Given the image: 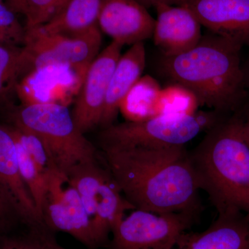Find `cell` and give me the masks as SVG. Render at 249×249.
I'll use <instances>...</instances> for the list:
<instances>
[{"instance_id": "obj_1", "label": "cell", "mask_w": 249, "mask_h": 249, "mask_svg": "<svg viewBox=\"0 0 249 249\" xmlns=\"http://www.w3.org/2000/svg\"><path fill=\"white\" fill-rule=\"evenodd\" d=\"M102 149L108 169L134 209L199 214V188L184 146Z\"/></svg>"}, {"instance_id": "obj_2", "label": "cell", "mask_w": 249, "mask_h": 249, "mask_svg": "<svg viewBox=\"0 0 249 249\" xmlns=\"http://www.w3.org/2000/svg\"><path fill=\"white\" fill-rule=\"evenodd\" d=\"M242 48L240 44L211 33L202 36L188 52L163 56L160 69L172 83L193 91L199 106L224 116L236 113L248 96Z\"/></svg>"}, {"instance_id": "obj_3", "label": "cell", "mask_w": 249, "mask_h": 249, "mask_svg": "<svg viewBox=\"0 0 249 249\" xmlns=\"http://www.w3.org/2000/svg\"><path fill=\"white\" fill-rule=\"evenodd\" d=\"M189 157L199 190L218 214L249 217V145L240 111L209 129Z\"/></svg>"}, {"instance_id": "obj_4", "label": "cell", "mask_w": 249, "mask_h": 249, "mask_svg": "<svg viewBox=\"0 0 249 249\" xmlns=\"http://www.w3.org/2000/svg\"><path fill=\"white\" fill-rule=\"evenodd\" d=\"M14 126L42 141L56 169L67 175L81 163L96 161V149L73 121L66 106L57 103L24 105L11 114Z\"/></svg>"}, {"instance_id": "obj_5", "label": "cell", "mask_w": 249, "mask_h": 249, "mask_svg": "<svg viewBox=\"0 0 249 249\" xmlns=\"http://www.w3.org/2000/svg\"><path fill=\"white\" fill-rule=\"evenodd\" d=\"M215 111L190 115H160L147 120L112 124L98 136L101 147L184 146L224 119Z\"/></svg>"}, {"instance_id": "obj_6", "label": "cell", "mask_w": 249, "mask_h": 249, "mask_svg": "<svg viewBox=\"0 0 249 249\" xmlns=\"http://www.w3.org/2000/svg\"><path fill=\"white\" fill-rule=\"evenodd\" d=\"M24 29L19 76L52 65H68L86 73L102 43L98 26L75 36L46 32L40 26Z\"/></svg>"}, {"instance_id": "obj_7", "label": "cell", "mask_w": 249, "mask_h": 249, "mask_svg": "<svg viewBox=\"0 0 249 249\" xmlns=\"http://www.w3.org/2000/svg\"><path fill=\"white\" fill-rule=\"evenodd\" d=\"M67 176L79 193L100 247L106 245L124 212L135 209L123 196L107 167L105 169L97 161L76 165Z\"/></svg>"}, {"instance_id": "obj_8", "label": "cell", "mask_w": 249, "mask_h": 249, "mask_svg": "<svg viewBox=\"0 0 249 249\" xmlns=\"http://www.w3.org/2000/svg\"><path fill=\"white\" fill-rule=\"evenodd\" d=\"M196 214H157L134 210L111 231L110 249H173L196 222Z\"/></svg>"}, {"instance_id": "obj_9", "label": "cell", "mask_w": 249, "mask_h": 249, "mask_svg": "<svg viewBox=\"0 0 249 249\" xmlns=\"http://www.w3.org/2000/svg\"><path fill=\"white\" fill-rule=\"evenodd\" d=\"M42 214L49 230L67 232L89 249L100 247L79 193L67 175L58 170H52L47 175Z\"/></svg>"}, {"instance_id": "obj_10", "label": "cell", "mask_w": 249, "mask_h": 249, "mask_svg": "<svg viewBox=\"0 0 249 249\" xmlns=\"http://www.w3.org/2000/svg\"><path fill=\"white\" fill-rule=\"evenodd\" d=\"M124 45L112 41L90 64L71 112L82 133L100 125L109 81Z\"/></svg>"}, {"instance_id": "obj_11", "label": "cell", "mask_w": 249, "mask_h": 249, "mask_svg": "<svg viewBox=\"0 0 249 249\" xmlns=\"http://www.w3.org/2000/svg\"><path fill=\"white\" fill-rule=\"evenodd\" d=\"M86 73L65 65L40 67L28 73L18 85L24 105L57 103L67 106L78 96Z\"/></svg>"}, {"instance_id": "obj_12", "label": "cell", "mask_w": 249, "mask_h": 249, "mask_svg": "<svg viewBox=\"0 0 249 249\" xmlns=\"http://www.w3.org/2000/svg\"><path fill=\"white\" fill-rule=\"evenodd\" d=\"M100 30L122 45H133L153 36L155 19L137 0H101Z\"/></svg>"}, {"instance_id": "obj_13", "label": "cell", "mask_w": 249, "mask_h": 249, "mask_svg": "<svg viewBox=\"0 0 249 249\" xmlns=\"http://www.w3.org/2000/svg\"><path fill=\"white\" fill-rule=\"evenodd\" d=\"M211 34L249 46V0H183Z\"/></svg>"}, {"instance_id": "obj_14", "label": "cell", "mask_w": 249, "mask_h": 249, "mask_svg": "<svg viewBox=\"0 0 249 249\" xmlns=\"http://www.w3.org/2000/svg\"><path fill=\"white\" fill-rule=\"evenodd\" d=\"M154 29V42L163 56L170 57L188 52L201 40V24L185 6L158 4Z\"/></svg>"}, {"instance_id": "obj_15", "label": "cell", "mask_w": 249, "mask_h": 249, "mask_svg": "<svg viewBox=\"0 0 249 249\" xmlns=\"http://www.w3.org/2000/svg\"><path fill=\"white\" fill-rule=\"evenodd\" d=\"M173 249H249V217L219 214L204 231L186 232Z\"/></svg>"}, {"instance_id": "obj_16", "label": "cell", "mask_w": 249, "mask_h": 249, "mask_svg": "<svg viewBox=\"0 0 249 249\" xmlns=\"http://www.w3.org/2000/svg\"><path fill=\"white\" fill-rule=\"evenodd\" d=\"M0 181L19 206L23 221L31 228L46 227L23 181L16 142L6 126L0 125Z\"/></svg>"}, {"instance_id": "obj_17", "label": "cell", "mask_w": 249, "mask_h": 249, "mask_svg": "<svg viewBox=\"0 0 249 249\" xmlns=\"http://www.w3.org/2000/svg\"><path fill=\"white\" fill-rule=\"evenodd\" d=\"M145 60L146 53L143 42L134 44L127 52L121 55L109 81L99 125L102 129L114 124L121 102L142 77Z\"/></svg>"}, {"instance_id": "obj_18", "label": "cell", "mask_w": 249, "mask_h": 249, "mask_svg": "<svg viewBox=\"0 0 249 249\" xmlns=\"http://www.w3.org/2000/svg\"><path fill=\"white\" fill-rule=\"evenodd\" d=\"M101 0H70L52 20L40 26L46 32L75 36L98 26Z\"/></svg>"}, {"instance_id": "obj_19", "label": "cell", "mask_w": 249, "mask_h": 249, "mask_svg": "<svg viewBox=\"0 0 249 249\" xmlns=\"http://www.w3.org/2000/svg\"><path fill=\"white\" fill-rule=\"evenodd\" d=\"M161 86L153 77L145 75L129 90L119 107L127 121L138 122L158 116L157 105Z\"/></svg>"}, {"instance_id": "obj_20", "label": "cell", "mask_w": 249, "mask_h": 249, "mask_svg": "<svg viewBox=\"0 0 249 249\" xmlns=\"http://www.w3.org/2000/svg\"><path fill=\"white\" fill-rule=\"evenodd\" d=\"M199 103L193 91L178 83H172L160 91L157 114L160 115H190L196 113Z\"/></svg>"}, {"instance_id": "obj_21", "label": "cell", "mask_w": 249, "mask_h": 249, "mask_svg": "<svg viewBox=\"0 0 249 249\" xmlns=\"http://www.w3.org/2000/svg\"><path fill=\"white\" fill-rule=\"evenodd\" d=\"M15 142L23 181L25 183L35 203L37 212L42 219V209L47 193L48 174L46 175L44 173L21 146L20 144L16 140Z\"/></svg>"}, {"instance_id": "obj_22", "label": "cell", "mask_w": 249, "mask_h": 249, "mask_svg": "<svg viewBox=\"0 0 249 249\" xmlns=\"http://www.w3.org/2000/svg\"><path fill=\"white\" fill-rule=\"evenodd\" d=\"M22 49L9 42H0V102L4 101L10 90L16 88L20 75Z\"/></svg>"}, {"instance_id": "obj_23", "label": "cell", "mask_w": 249, "mask_h": 249, "mask_svg": "<svg viewBox=\"0 0 249 249\" xmlns=\"http://www.w3.org/2000/svg\"><path fill=\"white\" fill-rule=\"evenodd\" d=\"M16 142L20 144L36 164L47 175L52 170H56L43 142L35 134L16 126L8 127Z\"/></svg>"}, {"instance_id": "obj_24", "label": "cell", "mask_w": 249, "mask_h": 249, "mask_svg": "<svg viewBox=\"0 0 249 249\" xmlns=\"http://www.w3.org/2000/svg\"><path fill=\"white\" fill-rule=\"evenodd\" d=\"M62 10L60 0H24L22 14L26 17V27L45 25Z\"/></svg>"}, {"instance_id": "obj_25", "label": "cell", "mask_w": 249, "mask_h": 249, "mask_svg": "<svg viewBox=\"0 0 249 249\" xmlns=\"http://www.w3.org/2000/svg\"><path fill=\"white\" fill-rule=\"evenodd\" d=\"M15 14L6 5L0 3V42H9L10 39L23 42L25 29L21 27Z\"/></svg>"}, {"instance_id": "obj_26", "label": "cell", "mask_w": 249, "mask_h": 249, "mask_svg": "<svg viewBox=\"0 0 249 249\" xmlns=\"http://www.w3.org/2000/svg\"><path fill=\"white\" fill-rule=\"evenodd\" d=\"M18 219L23 221L19 206L0 181V230L9 227Z\"/></svg>"}, {"instance_id": "obj_27", "label": "cell", "mask_w": 249, "mask_h": 249, "mask_svg": "<svg viewBox=\"0 0 249 249\" xmlns=\"http://www.w3.org/2000/svg\"><path fill=\"white\" fill-rule=\"evenodd\" d=\"M31 235L41 249H66L57 243L53 236L49 233L48 228L46 227L31 228Z\"/></svg>"}, {"instance_id": "obj_28", "label": "cell", "mask_w": 249, "mask_h": 249, "mask_svg": "<svg viewBox=\"0 0 249 249\" xmlns=\"http://www.w3.org/2000/svg\"><path fill=\"white\" fill-rule=\"evenodd\" d=\"M0 249H41L40 246L37 243L35 239L30 235L27 239L24 240H3L0 243Z\"/></svg>"}, {"instance_id": "obj_29", "label": "cell", "mask_w": 249, "mask_h": 249, "mask_svg": "<svg viewBox=\"0 0 249 249\" xmlns=\"http://www.w3.org/2000/svg\"><path fill=\"white\" fill-rule=\"evenodd\" d=\"M146 9L150 7H155L158 4L173 5V6H180L183 0H137Z\"/></svg>"}, {"instance_id": "obj_30", "label": "cell", "mask_w": 249, "mask_h": 249, "mask_svg": "<svg viewBox=\"0 0 249 249\" xmlns=\"http://www.w3.org/2000/svg\"><path fill=\"white\" fill-rule=\"evenodd\" d=\"M247 98H248V101L246 104L247 106H245V110L243 112H241V114H242V121H243L244 132L249 145V89Z\"/></svg>"}, {"instance_id": "obj_31", "label": "cell", "mask_w": 249, "mask_h": 249, "mask_svg": "<svg viewBox=\"0 0 249 249\" xmlns=\"http://www.w3.org/2000/svg\"><path fill=\"white\" fill-rule=\"evenodd\" d=\"M24 0H7L6 6L14 13L22 14Z\"/></svg>"}, {"instance_id": "obj_32", "label": "cell", "mask_w": 249, "mask_h": 249, "mask_svg": "<svg viewBox=\"0 0 249 249\" xmlns=\"http://www.w3.org/2000/svg\"><path fill=\"white\" fill-rule=\"evenodd\" d=\"M245 70L246 82H247V89H249V57L248 62H247V67Z\"/></svg>"}, {"instance_id": "obj_33", "label": "cell", "mask_w": 249, "mask_h": 249, "mask_svg": "<svg viewBox=\"0 0 249 249\" xmlns=\"http://www.w3.org/2000/svg\"><path fill=\"white\" fill-rule=\"evenodd\" d=\"M70 0H60V4H61L62 9H63L65 7V6L68 4L69 1Z\"/></svg>"}, {"instance_id": "obj_34", "label": "cell", "mask_w": 249, "mask_h": 249, "mask_svg": "<svg viewBox=\"0 0 249 249\" xmlns=\"http://www.w3.org/2000/svg\"><path fill=\"white\" fill-rule=\"evenodd\" d=\"M0 3H2V1H1V0H0Z\"/></svg>"}]
</instances>
